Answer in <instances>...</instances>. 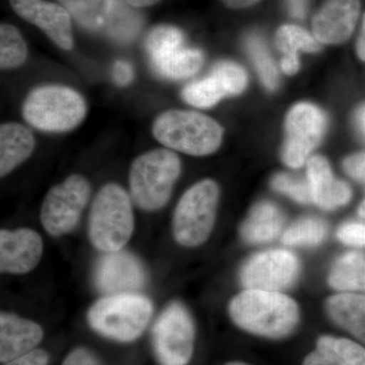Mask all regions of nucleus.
<instances>
[{"instance_id":"1","label":"nucleus","mask_w":365,"mask_h":365,"mask_svg":"<svg viewBox=\"0 0 365 365\" xmlns=\"http://www.w3.org/2000/svg\"><path fill=\"white\" fill-rule=\"evenodd\" d=\"M228 314L245 332L271 340L287 338L299 323V304L281 292L245 289L232 297Z\"/></svg>"},{"instance_id":"2","label":"nucleus","mask_w":365,"mask_h":365,"mask_svg":"<svg viewBox=\"0 0 365 365\" xmlns=\"http://www.w3.org/2000/svg\"><path fill=\"white\" fill-rule=\"evenodd\" d=\"M153 134L169 150L195 157L212 155L223 138L222 127L215 119L186 110H169L158 115Z\"/></svg>"},{"instance_id":"3","label":"nucleus","mask_w":365,"mask_h":365,"mask_svg":"<svg viewBox=\"0 0 365 365\" xmlns=\"http://www.w3.org/2000/svg\"><path fill=\"white\" fill-rule=\"evenodd\" d=\"M134 230L130 197L119 185L110 182L98 192L88 217V237L105 253L121 251Z\"/></svg>"},{"instance_id":"4","label":"nucleus","mask_w":365,"mask_h":365,"mask_svg":"<svg viewBox=\"0 0 365 365\" xmlns=\"http://www.w3.org/2000/svg\"><path fill=\"white\" fill-rule=\"evenodd\" d=\"M179 157L168 148H158L137 157L129 173L132 200L145 211H157L169 202L181 175Z\"/></svg>"},{"instance_id":"5","label":"nucleus","mask_w":365,"mask_h":365,"mask_svg":"<svg viewBox=\"0 0 365 365\" xmlns=\"http://www.w3.org/2000/svg\"><path fill=\"white\" fill-rule=\"evenodd\" d=\"M153 314V302L144 295H106L88 309V324L103 337L128 343L140 337Z\"/></svg>"},{"instance_id":"6","label":"nucleus","mask_w":365,"mask_h":365,"mask_svg":"<svg viewBox=\"0 0 365 365\" xmlns=\"http://www.w3.org/2000/svg\"><path fill=\"white\" fill-rule=\"evenodd\" d=\"M23 116L38 130L71 131L86 116V101L68 86H39L31 91L24 102Z\"/></svg>"},{"instance_id":"7","label":"nucleus","mask_w":365,"mask_h":365,"mask_svg":"<svg viewBox=\"0 0 365 365\" xmlns=\"http://www.w3.org/2000/svg\"><path fill=\"white\" fill-rule=\"evenodd\" d=\"M220 195V187L210 179L196 182L182 194L173 217L178 244L195 248L207 241L215 227Z\"/></svg>"},{"instance_id":"8","label":"nucleus","mask_w":365,"mask_h":365,"mask_svg":"<svg viewBox=\"0 0 365 365\" xmlns=\"http://www.w3.org/2000/svg\"><path fill=\"white\" fill-rule=\"evenodd\" d=\"M153 353L160 365H188L193 356L195 325L186 307L170 302L151 332Z\"/></svg>"},{"instance_id":"9","label":"nucleus","mask_w":365,"mask_h":365,"mask_svg":"<svg viewBox=\"0 0 365 365\" xmlns=\"http://www.w3.org/2000/svg\"><path fill=\"white\" fill-rule=\"evenodd\" d=\"M91 185L85 177L72 175L52 187L41 208V222L52 237H62L76 228L90 200Z\"/></svg>"},{"instance_id":"10","label":"nucleus","mask_w":365,"mask_h":365,"mask_svg":"<svg viewBox=\"0 0 365 365\" xmlns=\"http://www.w3.org/2000/svg\"><path fill=\"white\" fill-rule=\"evenodd\" d=\"M302 270L297 255L275 249L254 255L242 265L240 280L246 289L281 292L294 287Z\"/></svg>"},{"instance_id":"11","label":"nucleus","mask_w":365,"mask_h":365,"mask_svg":"<svg viewBox=\"0 0 365 365\" xmlns=\"http://www.w3.org/2000/svg\"><path fill=\"white\" fill-rule=\"evenodd\" d=\"M287 140L282 160L288 167H302L321 143L327 126L324 112L316 105L299 103L294 106L287 117Z\"/></svg>"},{"instance_id":"12","label":"nucleus","mask_w":365,"mask_h":365,"mask_svg":"<svg viewBox=\"0 0 365 365\" xmlns=\"http://www.w3.org/2000/svg\"><path fill=\"white\" fill-rule=\"evenodd\" d=\"M93 281L102 294H134L144 287L146 272L143 263L126 251L105 253L93 271Z\"/></svg>"},{"instance_id":"13","label":"nucleus","mask_w":365,"mask_h":365,"mask_svg":"<svg viewBox=\"0 0 365 365\" xmlns=\"http://www.w3.org/2000/svg\"><path fill=\"white\" fill-rule=\"evenodd\" d=\"M11 4L21 18L40 28L61 49L73 48L71 16L66 7L44 0H11Z\"/></svg>"},{"instance_id":"14","label":"nucleus","mask_w":365,"mask_h":365,"mask_svg":"<svg viewBox=\"0 0 365 365\" xmlns=\"http://www.w3.org/2000/svg\"><path fill=\"white\" fill-rule=\"evenodd\" d=\"M42 237L30 228L1 230L0 232V271L25 274L39 264L43 255Z\"/></svg>"},{"instance_id":"15","label":"nucleus","mask_w":365,"mask_h":365,"mask_svg":"<svg viewBox=\"0 0 365 365\" xmlns=\"http://www.w3.org/2000/svg\"><path fill=\"white\" fill-rule=\"evenodd\" d=\"M360 9V0H327L313 20L314 37L323 44L346 42L354 32Z\"/></svg>"},{"instance_id":"16","label":"nucleus","mask_w":365,"mask_h":365,"mask_svg":"<svg viewBox=\"0 0 365 365\" xmlns=\"http://www.w3.org/2000/svg\"><path fill=\"white\" fill-rule=\"evenodd\" d=\"M44 337L39 324L16 314H0V361L2 364L24 356L36 349Z\"/></svg>"},{"instance_id":"17","label":"nucleus","mask_w":365,"mask_h":365,"mask_svg":"<svg viewBox=\"0 0 365 365\" xmlns=\"http://www.w3.org/2000/svg\"><path fill=\"white\" fill-rule=\"evenodd\" d=\"M307 180L313 203L319 208L334 210L351 200L352 190L349 185L334 177L330 163L321 155H314L307 160Z\"/></svg>"},{"instance_id":"18","label":"nucleus","mask_w":365,"mask_h":365,"mask_svg":"<svg viewBox=\"0 0 365 365\" xmlns=\"http://www.w3.org/2000/svg\"><path fill=\"white\" fill-rule=\"evenodd\" d=\"M329 318L365 345V294L340 292L326 302Z\"/></svg>"},{"instance_id":"19","label":"nucleus","mask_w":365,"mask_h":365,"mask_svg":"<svg viewBox=\"0 0 365 365\" xmlns=\"http://www.w3.org/2000/svg\"><path fill=\"white\" fill-rule=\"evenodd\" d=\"M302 365H365V347L347 338L323 335Z\"/></svg>"},{"instance_id":"20","label":"nucleus","mask_w":365,"mask_h":365,"mask_svg":"<svg viewBox=\"0 0 365 365\" xmlns=\"http://www.w3.org/2000/svg\"><path fill=\"white\" fill-rule=\"evenodd\" d=\"M284 216L279 207L269 201L256 204L250 211L248 217L242 223L240 232L242 239L248 244H266L281 234Z\"/></svg>"},{"instance_id":"21","label":"nucleus","mask_w":365,"mask_h":365,"mask_svg":"<svg viewBox=\"0 0 365 365\" xmlns=\"http://www.w3.org/2000/svg\"><path fill=\"white\" fill-rule=\"evenodd\" d=\"M33 132L24 125L4 123L0 127V175L6 176L28 160L35 148Z\"/></svg>"},{"instance_id":"22","label":"nucleus","mask_w":365,"mask_h":365,"mask_svg":"<svg viewBox=\"0 0 365 365\" xmlns=\"http://www.w3.org/2000/svg\"><path fill=\"white\" fill-rule=\"evenodd\" d=\"M328 283L340 292H364L365 256L359 253L342 255L333 264L328 275Z\"/></svg>"},{"instance_id":"23","label":"nucleus","mask_w":365,"mask_h":365,"mask_svg":"<svg viewBox=\"0 0 365 365\" xmlns=\"http://www.w3.org/2000/svg\"><path fill=\"white\" fill-rule=\"evenodd\" d=\"M203 53L194 48L182 47L169 55L150 61L153 71L168 79H182L194 76L203 66Z\"/></svg>"},{"instance_id":"24","label":"nucleus","mask_w":365,"mask_h":365,"mask_svg":"<svg viewBox=\"0 0 365 365\" xmlns=\"http://www.w3.org/2000/svg\"><path fill=\"white\" fill-rule=\"evenodd\" d=\"M143 26L140 14L123 0H114L111 14L104 26L108 37L119 43H129L135 39Z\"/></svg>"},{"instance_id":"25","label":"nucleus","mask_w":365,"mask_h":365,"mask_svg":"<svg viewBox=\"0 0 365 365\" xmlns=\"http://www.w3.org/2000/svg\"><path fill=\"white\" fill-rule=\"evenodd\" d=\"M113 4L114 0H63L61 2L72 18L88 31L104 29Z\"/></svg>"},{"instance_id":"26","label":"nucleus","mask_w":365,"mask_h":365,"mask_svg":"<svg viewBox=\"0 0 365 365\" xmlns=\"http://www.w3.org/2000/svg\"><path fill=\"white\" fill-rule=\"evenodd\" d=\"M328 227L318 217H304L292 223L283 232L282 242L289 247H316L325 241Z\"/></svg>"},{"instance_id":"27","label":"nucleus","mask_w":365,"mask_h":365,"mask_svg":"<svg viewBox=\"0 0 365 365\" xmlns=\"http://www.w3.org/2000/svg\"><path fill=\"white\" fill-rule=\"evenodd\" d=\"M182 97L188 104L206 109L213 107L227 96L223 90L222 83L210 73L206 78L193 81L185 86L182 91Z\"/></svg>"},{"instance_id":"28","label":"nucleus","mask_w":365,"mask_h":365,"mask_svg":"<svg viewBox=\"0 0 365 365\" xmlns=\"http://www.w3.org/2000/svg\"><path fill=\"white\" fill-rule=\"evenodd\" d=\"M246 48L263 85L269 91L276 90L279 85V76L267 46L258 35H250L246 40Z\"/></svg>"},{"instance_id":"29","label":"nucleus","mask_w":365,"mask_h":365,"mask_svg":"<svg viewBox=\"0 0 365 365\" xmlns=\"http://www.w3.org/2000/svg\"><path fill=\"white\" fill-rule=\"evenodd\" d=\"M28 57V47L16 26H0V66L2 69L21 66Z\"/></svg>"},{"instance_id":"30","label":"nucleus","mask_w":365,"mask_h":365,"mask_svg":"<svg viewBox=\"0 0 365 365\" xmlns=\"http://www.w3.org/2000/svg\"><path fill=\"white\" fill-rule=\"evenodd\" d=\"M276 46L283 55H297L299 51L318 52L321 45L314 36L299 26H281L276 34Z\"/></svg>"},{"instance_id":"31","label":"nucleus","mask_w":365,"mask_h":365,"mask_svg":"<svg viewBox=\"0 0 365 365\" xmlns=\"http://www.w3.org/2000/svg\"><path fill=\"white\" fill-rule=\"evenodd\" d=\"M184 35L179 29L170 26H160L148 34L145 41V49L150 61H153L184 47Z\"/></svg>"},{"instance_id":"32","label":"nucleus","mask_w":365,"mask_h":365,"mask_svg":"<svg viewBox=\"0 0 365 365\" xmlns=\"http://www.w3.org/2000/svg\"><path fill=\"white\" fill-rule=\"evenodd\" d=\"M211 73L222 83L227 97L240 95L246 90L248 85V76L246 71L235 62H218L213 67Z\"/></svg>"},{"instance_id":"33","label":"nucleus","mask_w":365,"mask_h":365,"mask_svg":"<svg viewBox=\"0 0 365 365\" xmlns=\"http://www.w3.org/2000/svg\"><path fill=\"white\" fill-rule=\"evenodd\" d=\"M271 186L275 191L290 197L297 202L313 203V195H312L309 180L299 179L288 174H278L274 176L271 181Z\"/></svg>"},{"instance_id":"34","label":"nucleus","mask_w":365,"mask_h":365,"mask_svg":"<svg viewBox=\"0 0 365 365\" xmlns=\"http://www.w3.org/2000/svg\"><path fill=\"white\" fill-rule=\"evenodd\" d=\"M337 239L347 246L365 247V223L347 222L337 230Z\"/></svg>"},{"instance_id":"35","label":"nucleus","mask_w":365,"mask_h":365,"mask_svg":"<svg viewBox=\"0 0 365 365\" xmlns=\"http://www.w3.org/2000/svg\"><path fill=\"white\" fill-rule=\"evenodd\" d=\"M343 168L348 176L356 181L365 182V153H355L346 158Z\"/></svg>"},{"instance_id":"36","label":"nucleus","mask_w":365,"mask_h":365,"mask_svg":"<svg viewBox=\"0 0 365 365\" xmlns=\"http://www.w3.org/2000/svg\"><path fill=\"white\" fill-rule=\"evenodd\" d=\"M61 365H103L95 353L86 348L78 347L72 350Z\"/></svg>"},{"instance_id":"37","label":"nucleus","mask_w":365,"mask_h":365,"mask_svg":"<svg viewBox=\"0 0 365 365\" xmlns=\"http://www.w3.org/2000/svg\"><path fill=\"white\" fill-rule=\"evenodd\" d=\"M112 76L118 86H128L133 81V66L129 62L124 61V60H118L113 66Z\"/></svg>"},{"instance_id":"38","label":"nucleus","mask_w":365,"mask_h":365,"mask_svg":"<svg viewBox=\"0 0 365 365\" xmlns=\"http://www.w3.org/2000/svg\"><path fill=\"white\" fill-rule=\"evenodd\" d=\"M49 355L43 349H35L24 356L6 362L4 365H48Z\"/></svg>"},{"instance_id":"39","label":"nucleus","mask_w":365,"mask_h":365,"mask_svg":"<svg viewBox=\"0 0 365 365\" xmlns=\"http://www.w3.org/2000/svg\"><path fill=\"white\" fill-rule=\"evenodd\" d=\"M281 69L287 76H294L299 69V59L297 55H283Z\"/></svg>"},{"instance_id":"40","label":"nucleus","mask_w":365,"mask_h":365,"mask_svg":"<svg viewBox=\"0 0 365 365\" xmlns=\"http://www.w3.org/2000/svg\"><path fill=\"white\" fill-rule=\"evenodd\" d=\"M288 11L295 19H302L307 11V0H287Z\"/></svg>"},{"instance_id":"41","label":"nucleus","mask_w":365,"mask_h":365,"mask_svg":"<svg viewBox=\"0 0 365 365\" xmlns=\"http://www.w3.org/2000/svg\"><path fill=\"white\" fill-rule=\"evenodd\" d=\"M356 52L359 59L365 62V14L362 21L361 31H360L359 40L356 43Z\"/></svg>"},{"instance_id":"42","label":"nucleus","mask_w":365,"mask_h":365,"mask_svg":"<svg viewBox=\"0 0 365 365\" xmlns=\"http://www.w3.org/2000/svg\"><path fill=\"white\" fill-rule=\"evenodd\" d=\"M222 1L230 9H241L253 6L254 4H258L260 0H222Z\"/></svg>"},{"instance_id":"43","label":"nucleus","mask_w":365,"mask_h":365,"mask_svg":"<svg viewBox=\"0 0 365 365\" xmlns=\"http://www.w3.org/2000/svg\"><path fill=\"white\" fill-rule=\"evenodd\" d=\"M125 1L133 7H145L158 4L160 0H125Z\"/></svg>"},{"instance_id":"44","label":"nucleus","mask_w":365,"mask_h":365,"mask_svg":"<svg viewBox=\"0 0 365 365\" xmlns=\"http://www.w3.org/2000/svg\"><path fill=\"white\" fill-rule=\"evenodd\" d=\"M357 120H359L360 128L362 129L365 134V106L357 113Z\"/></svg>"},{"instance_id":"45","label":"nucleus","mask_w":365,"mask_h":365,"mask_svg":"<svg viewBox=\"0 0 365 365\" xmlns=\"http://www.w3.org/2000/svg\"><path fill=\"white\" fill-rule=\"evenodd\" d=\"M357 213H359V217L364 218L365 220V198L360 203L359 209H357Z\"/></svg>"},{"instance_id":"46","label":"nucleus","mask_w":365,"mask_h":365,"mask_svg":"<svg viewBox=\"0 0 365 365\" xmlns=\"http://www.w3.org/2000/svg\"><path fill=\"white\" fill-rule=\"evenodd\" d=\"M225 365H252L250 364H247V362H242V361H230L228 362V364Z\"/></svg>"},{"instance_id":"47","label":"nucleus","mask_w":365,"mask_h":365,"mask_svg":"<svg viewBox=\"0 0 365 365\" xmlns=\"http://www.w3.org/2000/svg\"><path fill=\"white\" fill-rule=\"evenodd\" d=\"M58 1L60 2V4H61V2L63 1V0H58Z\"/></svg>"}]
</instances>
